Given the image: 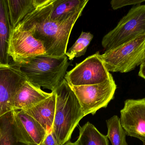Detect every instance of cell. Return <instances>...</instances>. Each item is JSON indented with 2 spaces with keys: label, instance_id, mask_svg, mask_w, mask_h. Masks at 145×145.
Wrapping results in <instances>:
<instances>
[{
  "label": "cell",
  "instance_id": "obj_26",
  "mask_svg": "<svg viewBox=\"0 0 145 145\" xmlns=\"http://www.w3.org/2000/svg\"><path fill=\"white\" fill-rule=\"evenodd\" d=\"M1 131H0V139H1Z\"/></svg>",
  "mask_w": 145,
  "mask_h": 145
},
{
  "label": "cell",
  "instance_id": "obj_21",
  "mask_svg": "<svg viewBox=\"0 0 145 145\" xmlns=\"http://www.w3.org/2000/svg\"><path fill=\"white\" fill-rule=\"evenodd\" d=\"M145 0H112L110 2L112 8L117 10L125 6L131 5H140Z\"/></svg>",
  "mask_w": 145,
  "mask_h": 145
},
{
  "label": "cell",
  "instance_id": "obj_4",
  "mask_svg": "<svg viewBox=\"0 0 145 145\" xmlns=\"http://www.w3.org/2000/svg\"><path fill=\"white\" fill-rule=\"evenodd\" d=\"M99 57L109 72H129L145 61V35L106 50Z\"/></svg>",
  "mask_w": 145,
  "mask_h": 145
},
{
  "label": "cell",
  "instance_id": "obj_8",
  "mask_svg": "<svg viewBox=\"0 0 145 145\" xmlns=\"http://www.w3.org/2000/svg\"><path fill=\"white\" fill-rule=\"evenodd\" d=\"M120 114V123L127 135L145 141V97L126 100Z\"/></svg>",
  "mask_w": 145,
  "mask_h": 145
},
{
  "label": "cell",
  "instance_id": "obj_13",
  "mask_svg": "<svg viewBox=\"0 0 145 145\" xmlns=\"http://www.w3.org/2000/svg\"><path fill=\"white\" fill-rule=\"evenodd\" d=\"M46 99L24 111L35 120L47 133L52 129L56 109V95L54 92Z\"/></svg>",
  "mask_w": 145,
  "mask_h": 145
},
{
  "label": "cell",
  "instance_id": "obj_18",
  "mask_svg": "<svg viewBox=\"0 0 145 145\" xmlns=\"http://www.w3.org/2000/svg\"><path fill=\"white\" fill-rule=\"evenodd\" d=\"M12 111L0 117V145H27L20 142L15 134Z\"/></svg>",
  "mask_w": 145,
  "mask_h": 145
},
{
  "label": "cell",
  "instance_id": "obj_12",
  "mask_svg": "<svg viewBox=\"0 0 145 145\" xmlns=\"http://www.w3.org/2000/svg\"><path fill=\"white\" fill-rule=\"evenodd\" d=\"M52 94V93L42 91L40 88L33 85L27 80L14 95L13 110H25L46 99Z\"/></svg>",
  "mask_w": 145,
  "mask_h": 145
},
{
  "label": "cell",
  "instance_id": "obj_11",
  "mask_svg": "<svg viewBox=\"0 0 145 145\" xmlns=\"http://www.w3.org/2000/svg\"><path fill=\"white\" fill-rule=\"evenodd\" d=\"M13 122L19 141L27 145H39L44 140L46 131L24 111L13 110Z\"/></svg>",
  "mask_w": 145,
  "mask_h": 145
},
{
  "label": "cell",
  "instance_id": "obj_10",
  "mask_svg": "<svg viewBox=\"0 0 145 145\" xmlns=\"http://www.w3.org/2000/svg\"><path fill=\"white\" fill-rule=\"evenodd\" d=\"M26 80L13 65H0V117L12 110L14 95Z\"/></svg>",
  "mask_w": 145,
  "mask_h": 145
},
{
  "label": "cell",
  "instance_id": "obj_20",
  "mask_svg": "<svg viewBox=\"0 0 145 145\" xmlns=\"http://www.w3.org/2000/svg\"><path fill=\"white\" fill-rule=\"evenodd\" d=\"M93 38V35L90 32L82 31L76 42L68 51H66L65 55L68 59L73 60L74 58L84 55Z\"/></svg>",
  "mask_w": 145,
  "mask_h": 145
},
{
  "label": "cell",
  "instance_id": "obj_7",
  "mask_svg": "<svg viewBox=\"0 0 145 145\" xmlns=\"http://www.w3.org/2000/svg\"><path fill=\"white\" fill-rule=\"evenodd\" d=\"M99 52L89 56L66 73L65 79L70 86H80L101 83L112 76L99 57Z\"/></svg>",
  "mask_w": 145,
  "mask_h": 145
},
{
  "label": "cell",
  "instance_id": "obj_17",
  "mask_svg": "<svg viewBox=\"0 0 145 145\" xmlns=\"http://www.w3.org/2000/svg\"><path fill=\"white\" fill-rule=\"evenodd\" d=\"M78 145H109L108 137L101 134L94 125L88 122L79 128Z\"/></svg>",
  "mask_w": 145,
  "mask_h": 145
},
{
  "label": "cell",
  "instance_id": "obj_3",
  "mask_svg": "<svg viewBox=\"0 0 145 145\" xmlns=\"http://www.w3.org/2000/svg\"><path fill=\"white\" fill-rule=\"evenodd\" d=\"M53 92L56 95V109L52 132L59 145H64L70 141L84 116L76 96L65 79Z\"/></svg>",
  "mask_w": 145,
  "mask_h": 145
},
{
  "label": "cell",
  "instance_id": "obj_1",
  "mask_svg": "<svg viewBox=\"0 0 145 145\" xmlns=\"http://www.w3.org/2000/svg\"><path fill=\"white\" fill-rule=\"evenodd\" d=\"M53 1L47 0L37 8L17 26L21 30L30 31L36 39L41 42L46 55L60 57L65 55L72 28L84 9L64 21H53L50 19Z\"/></svg>",
  "mask_w": 145,
  "mask_h": 145
},
{
  "label": "cell",
  "instance_id": "obj_9",
  "mask_svg": "<svg viewBox=\"0 0 145 145\" xmlns=\"http://www.w3.org/2000/svg\"><path fill=\"white\" fill-rule=\"evenodd\" d=\"M8 53L13 63H17L30 57L46 54V51L42 43L36 39L30 31L17 26L11 32Z\"/></svg>",
  "mask_w": 145,
  "mask_h": 145
},
{
  "label": "cell",
  "instance_id": "obj_2",
  "mask_svg": "<svg viewBox=\"0 0 145 145\" xmlns=\"http://www.w3.org/2000/svg\"><path fill=\"white\" fill-rule=\"evenodd\" d=\"M68 59L66 55L57 57L41 54L11 64L16 66L31 84L53 92L65 79L70 65Z\"/></svg>",
  "mask_w": 145,
  "mask_h": 145
},
{
  "label": "cell",
  "instance_id": "obj_24",
  "mask_svg": "<svg viewBox=\"0 0 145 145\" xmlns=\"http://www.w3.org/2000/svg\"><path fill=\"white\" fill-rule=\"evenodd\" d=\"M64 145H78V144L76 142L74 143H72V142H70V141H69V142H67L66 144H65Z\"/></svg>",
  "mask_w": 145,
  "mask_h": 145
},
{
  "label": "cell",
  "instance_id": "obj_22",
  "mask_svg": "<svg viewBox=\"0 0 145 145\" xmlns=\"http://www.w3.org/2000/svg\"><path fill=\"white\" fill-rule=\"evenodd\" d=\"M39 145H59L55 139L52 130L48 132L44 140Z\"/></svg>",
  "mask_w": 145,
  "mask_h": 145
},
{
  "label": "cell",
  "instance_id": "obj_23",
  "mask_svg": "<svg viewBox=\"0 0 145 145\" xmlns=\"http://www.w3.org/2000/svg\"><path fill=\"white\" fill-rule=\"evenodd\" d=\"M138 75L145 80V61L140 65Z\"/></svg>",
  "mask_w": 145,
  "mask_h": 145
},
{
  "label": "cell",
  "instance_id": "obj_14",
  "mask_svg": "<svg viewBox=\"0 0 145 145\" xmlns=\"http://www.w3.org/2000/svg\"><path fill=\"white\" fill-rule=\"evenodd\" d=\"M47 0H7L12 29L17 27L29 14L44 4Z\"/></svg>",
  "mask_w": 145,
  "mask_h": 145
},
{
  "label": "cell",
  "instance_id": "obj_5",
  "mask_svg": "<svg viewBox=\"0 0 145 145\" xmlns=\"http://www.w3.org/2000/svg\"><path fill=\"white\" fill-rule=\"evenodd\" d=\"M145 35V4L135 5L115 28L102 39V47L107 50L140 36Z\"/></svg>",
  "mask_w": 145,
  "mask_h": 145
},
{
  "label": "cell",
  "instance_id": "obj_15",
  "mask_svg": "<svg viewBox=\"0 0 145 145\" xmlns=\"http://www.w3.org/2000/svg\"><path fill=\"white\" fill-rule=\"evenodd\" d=\"M12 30L7 0H0V65L10 64L8 51Z\"/></svg>",
  "mask_w": 145,
  "mask_h": 145
},
{
  "label": "cell",
  "instance_id": "obj_25",
  "mask_svg": "<svg viewBox=\"0 0 145 145\" xmlns=\"http://www.w3.org/2000/svg\"><path fill=\"white\" fill-rule=\"evenodd\" d=\"M143 143V145H145V141H142Z\"/></svg>",
  "mask_w": 145,
  "mask_h": 145
},
{
  "label": "cell",
  "instance_id": "obj_19",
  "mask_svg": "<svg viewBox=\"0 0 145 145\" xmlns=\"http://www.w3.org/2000/svg\"><path fill=\"white\" fill-rule=\"evenodd\" d=\"M107 135L112 145H129L126 140L127 134L120 123V118L114 115L106 121Z\"/></svg>",
  "mask_w": 145,
  "mask_h": 145
},
{
  "label": "cell",
  "instance_id": "obj_16",
  "mask_svg": "<svg viewBox=\"0 0 145 145\" xmlns=\"http://www.w3.org/2000/svg\"><path fill=\"white\" fill-rule=\"evenodd\" d=\"M88 0H53L50 19L61 22L68 19L79 10L84 9Z\"/></svg>",
  "mask_w": 145,
  "mask_h": 145
},
{
  "label": "cell",
  "instance_id": "obj_6",
  "mask_svg": "<svg viewBox=\"0 0 145 145\" xmlns=\"http://www.w3.org/2000/svg\"><path fill=\"white\" fill-rule=\"evenodd\" d=\"M70 86L79 101L84 117L94 115L99 109L107 107L114 98L117 89L113 77L98 84Z\"/></svg>",
  "mask_w": 145,
  "mask_h": 145
}]
</instances>
